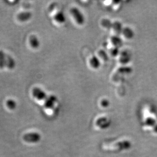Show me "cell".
I'll list each match as a JSON object with an SVG mask.
<instances>
[{
    "label": "cell",
    "instance_id": "obj_16",
    "mask_svg": "<svg viewBox=\"0 0 157 157\" xmlns=\"http://www.w3.org/2000/svg\"><path fill=\"white\" fill-rule=\"evenodd\" d=\"M132 69L130 67H122L119 69L118 73L122 74H129L132 72Z\"/></svg>",
    "mask_w": 157,
    "mask_h": 157
},
{
    "label": "cell",
    "instance_id": "obj_7",
    "mask_svg": "<svg viewBox=\"0 0 157 157\" xmlns=\"http://www.w3.org/2000/svg\"><path fill=\"white\" fill-rule=\"evenodd\" d=\"M30 44L32 48H37L40 46V41L38 37L35 35H32L30 38Z\"/></svg>",
    "mask_w": 157,
    "mask_h": 157
},
{
    "label": "cell",
    "instance_id": "obj_15",
    "mask_svg": "<svg viewBox=\"0 0 157 157\" xmlns=\"http://www.w3.org/2000/svg\"><path fill=\"white\" fill-rule=\"evenodd\" d=\"M6 106L10 109H14L17 107V103L13 99L8 100L6 101Z\"/></svg>",
    "mask_w": 157,
    "mask_h": 157
},
{
    "label": "cell",
    "instance_id": "obj_18",
    "mask_svg": "<svg viewBox=\"0 0 157 157\" xmlns=\"http://www.w3.org/2000/svg\"><path fill=\"white\" fill-rule=\"evenodd\" d=\"M99 55L103 59H104V61H107L108 60V56L107 55V53L104 52V51H100L99 52Z\"/></svg>",
    "mask_w": 157,
    "mask_h": 157
},
{
    "label": "cell",
    "instance_id": "obj_14",
    "mask_svg": "<svg viewBox=\"0 0 157 157\" xmlns=\"http://www.w3.org/2000/svg\"><path fill=\"white\" fill-rule=\"evenodd\" d=\"M130 60V57L128 55V53L126 52H123L121 56V62L123 64H126L129 62Z\"/></svg>",
    "mask_w": 157,
    "mask_h": 157
},
{
    "label": "cell",
    "instance_id": "obj_4",
    "mask_svg": "<svg viewBox=\"0 0 157 157\" xmlns=\"http://www.w3.org/2000/svg\"><path fill=\"white\" fill-rule=\"evenodd\" d=\"M56 101V97L54 96H50L45 99L44 103L45 107L48 109L53 108Z\"/></svg>",
    "mask_w": 157,
    "mask_h": 157
},
{
    "label": "cell",
    "instance_id": "obj_3",
    "mask_svg": "<svg viewBox=\"0 0 157 157\" xmlns=\"http://www.w3.org/2000/svg\"><path fill=\"white\" fill-rule=\"evenodd\" d=\"M32 94L35 99L39 101L45 100L47 98L45 92L39 87H35L32 91Z\"/></svg>",
    "mask_w": 157,
    "mask_h": 157
},
{
    "label": "cell",
    "instance_id": "obj_6",
    "mask_svg": "<svg viewBox=\"0 0 157 157\" xmlns=\"http://www.w3.org/2000/svg\"><path fill=\"white\" fill-rule=\"evenodd\" d=\"M5 67H7L9 69H13L15 67V60L12 56L8 55H6Z\"/></svg>",
    "mask_w": 157,
    "mask_h": 157
},
{
    "label": "cell",
    "instance_id": "obj_10",
    "mask_svg": "<svg viewBox=\"0 0 157 157\" xmlns=\"http://www.w3.org/2000/svg\"><path fill=\"white\" fill-rule=\"evenodd\" d=\"M113 28L118 35H120L122 33L123 29L122 28V24L118 21H116L113 24Z\"/></svg>",
    "mask_w": 157,
    "mask_h": 157
},
{
    "label": "cell",
    "instance_id": "obj_5",
    "mask_svg": "<svg viewBox=\"0 0 157 157\" xmlns=\"http://www.w3.org/2000/svg\"><path fill=\"white\" fill-rule=\"evenodd\" d=\"M32 13L30 12H21L17 15V18L19 21L24 22L29 21L32 18Z\"/></svg>",
    "mask_w": 157,
    "mask_h": 157
},
{
    "label": "cell",
    "instance_id": "obj_12",
    "mask_svg": "<svg viewBox=\"0 0 157 157\" xmlns=\"http://www.w3.org/2000/svg\"><path fill=\"white\" fill-rule=\"evenodd\" d=\"M122 33L127 38L131 39L133 37V32L132 31V30L129 28H125L123 29Z\"/></svg>",
    "mask_w": 157,
    "mask_h": 157
},
{
    "label": "cell",
    "instance_id": "obj_17",
    "mask_svg": "<svg viewBox=\"0 0 157 157\" xmlns=\"http://www.w3.org/2000/svg\"><path fill=\"white\" fill-rule=\"evenodd\" d=\"M101 24H102V25L106 28L110 29L113 28V23L108 19H103Z\"/></svg>",
    "mask_w": 157,
    "mask_h": 157
},
{
    "label": "cell",
    "instance_id": "obj_20",
    "mask_svg": "<svg viewBox=\"0 0 157 157\" xmlns=\"http://www.w3.org/2000/svg\"><path fill=\"white\" fill-rule=\"evenodd\" d=\"M119 52L118 48H113L111 51V55H113V56H117V55H118Z\"/></svg>",
    "mask_w": 157,
    "mask_h": 157
},
{
    "label": "cell",
    "instance_id": "obj_2",
    "mask_svg": "<svg viewBox=\"0 0 157 157\" xmlns=\"http://www.w3.org/2000/svg\"><path fill=\"white\" fill-rule=\"evenodd\" d=\"M24 140L28 143H37L41 140V135L37 132H31L24 136Z\"/></svg>",
    "mask_w": 157,
    "mask_h": 157
},
{
    "label": "cell",
    "instance_id": "obj_13",
    "mask_svg": "<svg viewBox=\"0 0 157 157\" xmlns=\"http://www.w3.org/2000/svg\"><path fill=\"white\" fill-rule=\"evenodd\" d=\"M111 41H112L113 44L117 48H120L122 46V40L119 37L114 36L112 38Z\"/></svg>",
    "mask_w": 157,
    "mask_h": 157
},
{
    "label": "cell",
    "instance_id": "obj_11",
    "mask_svg": "<svg viewBox=\"0 0 157 157\" xmlns=\"http://www.w3.org/2000/svg\"><path fill=\"white\" fill-rule=\"evenodd\" d=\"M6 55L2 51H0V69H2L5 67Z\"/></svg>",
    "mask_w": 157,
    "mask_h": 157
},
{
    "label": "cell",
    "instance_id": "obj_9",
    "mask_svg": "<svg viewBox=\"0 0 157 157\" xmlns=\"http://www.w3.org/2000/svg\"><path fill=\"white\" fill-rule=\"evenodd\" d=\"M90 66L94 69L98 68L100 66V62L99 59H98V58L96 56H93L90 59Z\"/></svg>",
    "mask_w": 157,
    "mask_h": 157
},
{
    "label": "cell",
    "instance_id": "obj_8",
    "mask_svg": "<svg viewBox=\"0 0 157 157\" xmlns=\"http://www.w3.org/2000/svg\"><path fill=\"white\" fill-rule=\"evenodd\" d=\"M55 19L56 21L60 23V24H63L66 21V17L64 13L62 12H59L55 15Z\"/></svg>",
    "mask_w": 157,
    "mask_h": 157
},
{
    "label": "cell",
    "instance_id": "obj_19",
    "mask_svg": "<svg viewBox=\"0 0 157 157\" xmlns=\"http://www.w3.org/2000/svg\"><path fill=\"white\" fill-rule=\"evenodd\" d=\"M109 104V102L106 99L103 100L102 102H101V105L103 107H106L108 106V105Z\"/></svg>",
    "mask_w": 157,
    "mask_h": 157
},
{
    "label": "cell",
    "instance_id": "obj_1",
    "mask_svg": "<svg viewBox=\"0 0 157 157\" xmlns=\"http://www.w3.org/2000/svg\"><path fill=\"white\" fill-rule=\"evenodd\" d=\"M70 12L77 24L82 25L85 23V17L77 8H72L70 10Z\"/></svg>",
    "mask_w": 157,
    "mask_h": 157
}]
</instances>
